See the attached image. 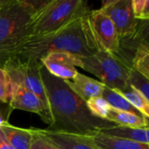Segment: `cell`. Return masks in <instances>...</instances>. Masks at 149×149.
I'll list each match as a JSON object with an SVG mask.
<instances>
[{
    "label": "cell",
    "instance_id": "obj_1",
    "mask_svg": "<svg viewBox=\"0 0 149 149\" xmlns=\"http://www.w3.org/2000/svg\"><path fill=\"white\" fill-rule=\"evenodd\" d=\"M40 75L52 118L47 130L90 137L103 129L116 126L111 121L93 116L86 101L74 93L65 80L52 76L43 65Z\"/></svg>",
    "mask_w": 149,
    "mask_h": 149
},
{
    "label": "cell",
    "instance_id": "obj_2",
    "mask_svg": "<svg viewBox=\"0 0 149 149\" xmlns=\"http://www.w3.org/2000/svg\"><path fill=\"white\" fill-rule=\"evenodd\" d=\"M87 14L56 32L44 36H29L15 49L10 59L41 63L40 60L52 52H64L79 57L94 54L99 49L90 29Z\"/></svg>",
    "mask_w": 149,
    "mask_h": 149
},
{
    "label": "cell",
    "instance_id": "obj_3",
    "mask_svg": "<svg viewBox=\"0 0 149 149\" xmlns=\"http://www.w3.org/2000/svg\"><path fill=\"white\" fill-rule=\"evenodd\" d=\"M47 0H7L0 8V67L15 49L31 35L32 17Z\"/></svg>",
    "mask_w": 149,
    "mask_h": 149
},
{
    "label": "cell",
    "instance_id": "obj_4",
    "mask_svg": "<svg viewBox=\"0 0 149 149\" xmlns=\"http://www.w3.org/2000/svg\"><path fill=\"white\" fill-rule=\"evenodd\" d=\"M89 11L87 2L83 0H47L32 17L31 35L56 32Z\"/></svg>",
    "mask_w": 149,
    "mask_h": 149
},
{
    "label": "cell",
    "instance_id": "obj_5",
    "mask_svg": "<svg viewBox=\"0 0 149 149\" xmlns=\"http://www.w3.org/2000/svg\"><path fill=\"white\" fill-rule=\"evenodd\" d=\"M75 66L93 74L110 89L123 92L129 86L127 76L130 69L108 52L98 51L88 57L75 56Z\"/></svg>",
    "mask_w": 149,
    "mask_h": 149
},
{
    "label": "cell",
    "instance_id": "obj_6",
    "mask_svg": "<svg viewBox=\"0 0 149 149\" xmlns=\"http://www.w3.org/2000/svg\"><path fill=\"white\" fill-rule=\"evenodd\" d=\"M41 66L42 64L39 62L10 58L6 62L3 69L8 73L12 85L24 86L35 93L49 111L48 101L40 75Z\"/></svg>",
    "mask_w": 149,
    "mask_h": 149
},
{
    "label": "cell",
    "instance_id": "obj_7",
    "mask_svg": "<svg viewBox=\"0 0 149 149\" xmlns=\"http://www.w3.org/2000/svg\"><path fill=\"white\" fill-rule=\"evenodd\" d=\"M90 29L99 51L114 55L120 46V37L112 20L100 9L87 14Z\"/></svg>",
    "mask_w": 149,
    "mask_h": 149
},
{
    "label": "cell",
    "instance_id": "obj_8",
    "mask_svg": "<svg viewBox=\"0 0 149 149\" xmlns=\"http://www.w3.org/2000/svg\"><path fill=\"white\" fill-rule=\"evenodd\" d=\"M100 10L113 23L120 38L133 35L139 25L132 10L131 0H108L103 2Z\"/></svg>",
    "mask_w": 149,
    "mask_h": 149
},
{
    "label": "cell",
    "instance_id": "obj_9",
    "mask_svg": "<svg viewBox=\"0 0 149 149\" xmlns=\"http://www.w3.org/2000/svg\"><path fill=\"white\" fill-rule=\"evenodd\" d=\"M11 86V98L9 102L11 110L17 109L36 113L45 123L50 126L52 123V118L47 107L35 93L24 86L12 84Z\"/></svg>",
    "mask_w": 149,
    "mask_h": 149
},
{
    "label": "cell",
    "instance_id": "obj_10",
    "mask_svg": "<svg viewBox=\"0 0 149 149\" xmlns=\"http://www.w3.org/2000/svg\"><path fill=\"white\" fill-rule=\"evenodd\" d=\"M40 62L49 73L63 80H71L79 72L75 66V55L67 52H52Z\"/></svg>",
    "mask_w": 149,
    "mask_h": 149
},
{
    "label": "cell",
    "instance_id": "obj_11",
    "mask_svg": "<svg viewBox=\"0 0 149 149\" xmlns=\"http://www.w3.org/2000/svg\"><path fill=\"white\" fill-rule=\"evenodd\" d=\"M68 87L84 101L92 98L101 97L105 86L99 80L84 75L80 72L71 80H65Z\"/></svg>",
    "mask_w": 149,
    "mask_h": 149
},
{
    "label": "cell",
    "instance_id": "obj_12",
    "mask_svg": "<svg viewBox=\"0 0 149 149\" xmlns=\"http://www.w3.org/2000/svg\"><path fill=\"white\" fill-rule=\"evenodd\" d=\"M38 130L43 136L60 149H97L92 144L89 137L53 132L47 129Z\"/></svg>",
    "mask_w": 149,
    "mask_h": 149
},
{
    "label": "cell",
    "instance_id": "obj_13",
    "mask_svg": "<svg viewBox=\"0 0 149 149\" xmlns=\"http://www.w3.org/2000/svg\"><path fill=\"white\" fill-rule=\"evenodd\" d=\"M4 138L14 149H30L34 137V128H21L10 122L0 125Z\"/></svg>",
    "mask_w": 149,
    "mask_h": 149
},
{
    "label": "cell",
    "instance_id": "obj_14",
    "mask_svg": "<svg viewBox=\"0 0 149 149\" xmlns=\"http://www.w3.org/2000/svg\"><path fill=\"white\" fill-rule=\"evenodd\" d=\"M92 144L97 149H149V145L115 138L100 133L89 137Z\"/></svg>",
    "mask_w": 149,
    "mask_h": 149
},
{
    "label": "cell",
    "instance_id": "obj_15",
    "mask_svg": "<svg viewBox=\"0 0 149 149\" xmlns=\"http://www.w3.org/2000/svg\"><path fill=\"white\" fill-rule=\"evenodd\" d=\"M100 134L149 145L148 128H134L116 125L114 127L101 130Z\"/></svg>",
    "mask_w": 149,
    "mask_h": 149
},
{
    "label": "cell",
    "instance_id": "obj_16",
    "mask_svg": "<svg viewBox=\"0 0 149 149\" xmlns=\"http://www.w3.org/2000/svg\"><path fill=\"white\" fill-rule=\"evenodd\" d=\"M107 120L118 126L134 128H148L149 125L148 119L145 117L113 108L110 109Z\"/></svg>",
    "mask_w": 149,
    "mask_h": 149
},
{
    "label": "cell",
    "instance_id": "obj_17",
    "mask_svg": "<svg viewBox=\"0 0 149 149\" xmlns=\"http://www.w3.org/2000/svg\"><path fill=\"white\" fill-rule=\"evenodd\" d=\"M101 97L107 102V104L113 109H115V110H118V111H122V112H127V113H134V114H136V115L142 116L124 98V96L118 90L105 87Z\"/></svg>",
    "mask_w": 149,
    "mask_h": 149
},
{
    "label": "cell",
    "instance_id": "obj_18",
    "mask_svg": "<svg viewBox=\"0 0 149 149\" xmlns=\"http://www.w3.org/2000/svg\"><path fill=\"white\" fill-rule=\"evenodd\" d=\"M131 68L140 74L149 79V45L145 43L141 45L132 59Z\"/></svg>",
    "mask_w": 149,
    "mask_h": 149
},
{
    "label": "cell",
    "instance_id": "obj_19",
    "mask_svg": "<svg viewBox=\"0 0 149 149\" xmlns=\"http://www.w3.org/2000/svg\"><path fill=\"white\" fill-rule=\"evenodd\" d=\"M124 98L145 118H149V100L146 99L141 93L128 86L125 91L120 92Z\"/></svg>",
    "mask_w": 149,
    "mask_h": 149
},
{
    "label": "cell",
    "instance_id": "obj_20",
    "mask_svg": "<svg viewBox=\"0 0 149 149\" xmlns=\"http://www.w3.org/2000/svg\"><path fill=\"white\" fill-rule=\"evenodd\" d=\"M128 86L141 93L146 99L149 100V81L147 78L133 69L129 70L127 76Z\"/></svg>",
    "mask_w": 149,
    "mask_h": 149
},
{
    "label": "cell",
    "instance_id": "obj_21",
    "mask_svg": "<svg viewBox=\"0 0 149 149\" xmlns=\"http://www.w3.org/2000/svg\"><path fill=\"white\" fill-rule=\"evenodd\" d=\"M87 108L89 109L90 113L100 119L107 120V116L110 112V106L102 97H96L92 98L86 101Z\"/></svg>",
    "mask_w": 149,
    "mask_h": 149
},
{
    "label": "cell",
    "instance_id": "obj_22",
    "mask_svg": "<svg viewBox=\"0 0 149 149\" xmlns=\"http://www.w3.org/2000/svg\"><path fill=\"white\" fill-rule=\"evenodd\" d=\"M11 82L6 71L0 67V101L9 104L11 98Z\"/></svg>",
    "mask_w": 149,
    "mask_h": 149
},
{
    "label": "cell",
    "instance_id": "obj_23",
    "mask_svg": "<svg viewBox=\"0 0 149 149\" xmlns=\"http://www.w3.org/2000/svg\"><path fill=\"white\" fill-rule=\"evenodd\" d=\"M131 6L137 20H149L148 0H131Z\"/></svg>",
    "mask_w": 149,
    "mask_h": 149
},
{
    "label": "cell",
    "instance_id": "obj_24",
    "mask_svg": "<svg viewBox=\"0 0 149 149\" xmlns=\"http://www.w3.org/2000/svg\"><path fill=\"white\" fill-rule=\"evenodd\" d=\"M30 149H60L50 141H48L45 136H43L38 129L34 128V137L32 144Z\"/></svg>",
    "mask_w": 149,
    "mask_h": 149
},
{
    "label": "cell",
    "instance_id": "obj_25",
    "mask_svg": "<svg viewBox=\"0 0 149 149\" xmlns=\"http://www.w3.org/2000/svg\"><path fill=\"white\" fill-rule=\"evenodd\" d=\"M0 149H14L4 138L1 128H0Z\"/></svg>",
    "mask_w": 149,
    "mask_h": 149
},
{
    "label": "cell",
    "instance_id": "obj_26",
    "mask_svg": "<svg viewBox=\"0 0 149 149\" xmlns=\"http://www.w3.org/2000/svg\"><path fill=\"white\" fill-rule=\"evenodd\" d=\"M6 1H7V0H0V8H1L4 3H5V2H6Z\"/></svg>",
    "mask_w": 149,
    "mask_h": 149
}]
</instances>
